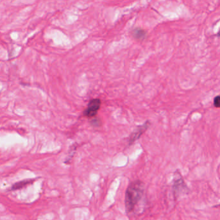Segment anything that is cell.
I'll return each instance as SVG.
<instances>
[{
    "instance_id": "cell-1",
    "label": "cell",
    "mask_w": 220,
    "mask_h": 220,
    "mask_svg": "<svg viewBox=\"0 0 220 220\" xmlns=\"http://www.w3.org/2000/svg\"><path fill=\"white\" fill-rule=\"evenodd\" d=\"M144 192V183L140 180L132 182L125 192V209L127 213L132 212L139 201L142 198Z\"/></svg>"
},
{
    "instance_id": "cell-4",
    "label": "cell",
    "mask_w": 220,
    "mask_h": 220,
    "mask_svg": "<svg viewBox=\"0 0 220 220\" xmlns=\"http://www.w3.org/2000/svg\"><path fill=\"white\" fill-rule=\"evenodd\" d=\"M133 36L139 40H143L146 37L147 33L144 30L138 28L133 31Z\"/></svg>"
},
{
    "instance_id": "cell-7",
    "label": "cell",
    "mask_w": 220,
    "mask_h": 220,
    "mask_svg": "<svg viewBox=\"0 0 220 220\" xmlns=\"http://www.w3.org/2000/svg\"><path fill=\"white\" fill-rule=\"evenodd\" d=\"M214 106L216 108H219L220 106V97L219 96H217L214 99Z\"/></svg>"
},
{
    "instance_id": "cell-2",
    "label": "cell",
    "mask_w": 220,
    "mask_h": 220,
    "mask_svg": "<svg viewBox=\"0 0 220 220\" xmlns=\"http://www.w3.org/2000/svg\"><path fill=\"white\" fill-rule=\"evenodd\" d=\"M101 100L98 98L91 99L88 104V106L83 111V115L87 117H93L95 116L100 108Z\"/></svg>"
},
{
    "instance_id": "cell-5",
    "label": "cell",
    "mask_w": 220,
    "mask_h": 220,
    "mask_svg": "<svg viewBox=\"0 0 220 220\" xmlns=\"http://www.w3.org/2000/svg\"><path fill=\"white\" fill-rule=\"evenodd\" d=\"M33 182V180L29 179V180H23L22 182H20L18 183H15L12 187V190H18L20 189L21 188L24 187L25 186L30 184Z\"/></svg>"
},
{
    "instance_id": "cell-6",
    "label": "cell",
    "mask_w": 220,
    "mask_h": 220,
    "mask_svg": "<svg viewBox=\"0 0 220 220\" xmlns=\"http://www.w3.org/2000/svg\"><path fill=\"white\" fill-rule=\"evenodd\" d=\"M90 123L94 127H99L101 125V121L98 118H95L90 121Z\"/></svg>"
},
{
    "instance_id": "cell-3",
    "label": "cell",
    "mask_w": 220,
    "mask_h": 220,
    "mask_svg": "<svg viewBox=\"0 0 220 220\" xmlns=\"http://www.w3.org/2000/svg\"><path fill=\"white\" fill-rule=\"evenodd\" d=\"M149 125H150V122L148 121H147L143 125H141V126H138L134 130L131 134L130 135L129 137V145L132 144L136 140L139 139L140 136L143 134L144 132L148 128Z\"/></svg>"
}]
</instances>
